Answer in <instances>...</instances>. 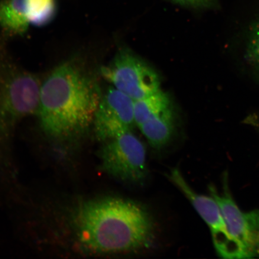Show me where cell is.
<instances>
[{"instance_id":"1","label":"cell","mask_w":259,"mask_h":259,"mask_svg":"<svg viewBox=\"0 0 259 259\" xmlns=\"http://www.w3.org/2000/svg\"><path fill=\"white\" fill-rule=\"evenodd\" d=\"M73 222L82 247L98 254L124 253L153 244L155 225L147 209L132 200L107 197L86 202Z\"/></svg>"},{"instance_id":"2","label":"cell","mask_w":259,"mask_h":259,"mask_svg":"<svg viewBox=\"0 0 259 259\" xmlns=\"http://www.w3.org/2000/svg\"><path fill=\"white\" fill-rule=\"evenodd\" d=\"M102 95L98 84L76 61L54 69L41 83L37 115L49 135L67 138L93 125Z\"/></svg>"},{"instance_id":"3","label":"cell","mask_w":259,"mask_h":259,"mask_svg":"<svg viewBox=\"0 0 259 259\" xmlns=\"http://www.w3.org/2000/svg\"><path fill=\"white\" fill-rule=\"evenodd\" d=\"M41 85L38 77L21 69L0 49V131L37 114Z\"/></svg>"},{"instance_id":"4","label":"cell","mask_w":259,"mask_h":259,"mask_svg":"<svg viewBox=\"0 0 259 259\" xmlns=\"http://www.w3.org/2000/svg\"><path fill=\"white\" fill-rule=\"evenodd\" d=\"M101 73L114 88L134 100L144 98L160 90V80L155 71L128 50L119 52Z\"/></svg>"},{"instance_id":"5","label":"cell","mask_w":259,"mask_h":259,"mask_svg":"<svg viewBox=\"0 0 259 259\" xmlns=\"http://www.w3.org/2000/svg\"><path fill=\"white\" fill-rule=\"evenodd\" d=\"M171 182L185 196L208 225L213 245L219 256L225 259H246L240 244L233 237L218 202L213 197L197 193L187 183L178 168L168 175Z\"/></svg>"},{"instance_id":"6","label":"cell","mask_w":259,"mask_h":259,"mask_svg":"<svg viewBox=\"0 0 259 259\" xmlns=\"http://www.w3.org/2000/svg\"><path fill=\"white\" fill-rule=\"evenodd\" d=\"M99 157L102 169L124 182L141 183L147 176L145 145L132 132L106 141Z\"/></svg>"},{"instance_id":"7","label":"cell","mask_w":259,"mask_h":259,"mask_svg":"<svg viewBox=\"0 0 259 259\" xmlns=\"http://www.w3.org/2000/svg\"><path fill=\"white\" fill-rule=\"evenodd\" d=\"M228 177L223 180V192L210 186V196L222 210L230 233L240 244L246 258H259V208L244 212L235 202L228 188Z\"/></svg>"},{"instance_id":"8","label":"cell","mask_w":259,"mask_h":259,"mask_svg":"<svg viewBox=\"0 0 259 259\" xmlns=\"http://www.w3.org/2000/svg\"><path fill=\"white\" fill-rule=\"evenodd\" d=\"M97 139L106 142L128 132L136 125L134 100L115 88L102 96L94 119Z\"/></svg>"},{"instance_id":"9","label":"cell","mask_w":259,"mask_h":259,"mask_svg":"<svg viewBox=\"0 0 259 259\" xmlns=\"http://www.w3.org/2000/svg\"><path fill=\"white\" fill-rule=\"evenodd\" d=\"M30 25L25 0H0V27L6 35H24Z\"/></svg>"},{"instance_id":"10","label":"cell","mask_w":259,"mask_h":259,"mask_svg":"<svg viewBox=\"0 0 259 259\" xmlns=\"http://www.w3.org/2000/svg\"><path fill=\"white\" fill-rule=\"evenodd\" d=\"M174 115L171 107L139 126L142 134L155 149L164 147L172 137Z\"/></svg>"},{"instance_id":"11","label":"cell","mask_w":259,"mask_h":259,"mask_svg":"<svg viewBox=\"0 0 259 259\" xmlns=\"http://www.w3.org/2000/svg\"><path fill=\"white\" fill-rule=\"evenodd\" d=\"M169 96L163 91H157L143 99L135 100L134 115L136 125L140 126L149 119L169 108Z\"/></svg>"},{"instance_id":"12","label":"cell","mask_w":259,"mask_h":259,"mask_svg":"<svg viewBox=\"0 0 259 259\" xmlns=\"http://www.w3.org/2000/svg\"><path fill=\"white\" fill-rule=\"evenodd\" d=\"M29 22L37 27L50 24L57 14L56 0H25Z\"/></svg>"},{"instance_id":"13","label":"cell","mask_w":259,"mask_h":259,"mask_svg":"<svg viewBox=\"0 0 259 259\" xmlns=\"http://www.w3.org/2000/svg\"><path fill=\"white\" fill-rule=\"evenodd\" d=\"M245 59L251 72L259 80V18L249 29L245 44Z\"/></svg>"},{"instance_id":"14","label":"cell","mask_w":259,"mask_h":259,"mask_svg":"<svg viewBox=\"0 0 259 259\" xmlns=\"http://www.w3.org/2000/svg\"><path fill=\"white\" fill-rule=\"evenodd\" d=\"M177 4L197 9H212L218 6V0H170Z\"/></svg>"}]
</instances>
